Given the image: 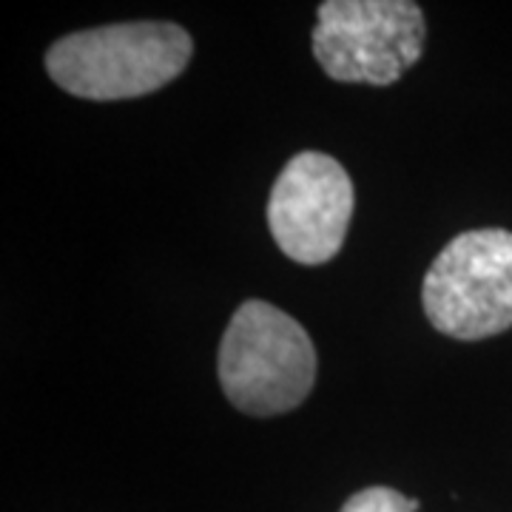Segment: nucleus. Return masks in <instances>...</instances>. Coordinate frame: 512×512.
Wrapping results in <instances>:
<instances>
[{"mask_svg":"<svg viewBox=\"0 0 512 512\" xmlns=\"http://www.w3.org/2000/svg\"><path fill=\"white\" fill-rule=\"evenodd\" d=\"M191 35L177 23L134 20L57 40L46 69L63 92L83 100H131L157 92L185 72Z\"/></svg>","mask_w":512,"mask_h":512,"instance_id":"obj_1","label":"nucleus"},{"mask_svg":"<svg viewBox=\"0 0 512 512\" xmlns=\"http://www.w3.org/2000/svg\"><path fill=\"white\" fill-rule=\"evenodd\" d=\"M427 23L410 0H325L313 26V57L330 80L390 86L424 52Z\"/></svg>","mask_w":512,"mask_h":512,"instance_id":"obj_4","label":"nucleus"},{"mask_svg":"<svg viewBox=\"0 0 512 512\" xmlns=\"http://www.w3.org/2000/svg\"><path fill=\"white\" fill-rule=\"evenodd\" d=\"M419 501L407 498L390 487H367L362 493L350 495L342 512H419Z\"/></svg>","mask_w":512,"mask_h":512,"instance_id":"obj_6","label":"nucleus"},{"mask_svg":"<svg viewBox=\"0 0 512 512\" xmlns=\"http://www.w3.org/2000/svg\"><path fill=\"white\" fill-rule=\"evenodd\" d=\"M220 384L248 416H279L308 399L316 350L308 330L262 299L242 302L220 345Z\"/></svg>","mask_w":512,"mask_h":512,"instance_id":"obj_2","label":"nucleus"},{"mask_svg":"<svg viewBox=\"0 0 512 512\" xmlns=\"http://www.w3.org/2000/svg\"><path fill=\"white\" fill-rule=\"evenodd\" d=\"M353 208L356 194L342 163L322 151H302L271 188L268 228L293 262L325 265L345 245Z\"/></svg>","mask_w":512,"mask_h":512,"instance_id":"obj_5","label":"nucleus"},{"mask_svg":"<svg viewBox=\"0 0 512 512\" xmlns=\"http://www.w3.org/2000/svg\"><path fill=\"white\" fill-rule=\"evenodd\" d=\"M430 325L453 339L478 342L512 328V234L481 228L458 234L421 285Z\"/></svg>","mask_w":512,"mask_h":512,"instance_id":"obj_3","label":"nucleus"}]
</instances>
